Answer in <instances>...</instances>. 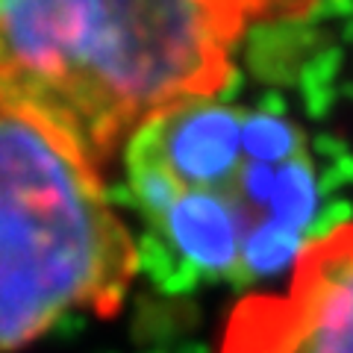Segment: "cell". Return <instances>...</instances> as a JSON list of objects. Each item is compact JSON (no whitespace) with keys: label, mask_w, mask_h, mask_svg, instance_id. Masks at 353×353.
<instances>
[{"label":"cell","mask_w":353,"mask_h":353,"mask_svg":"<svg viewBox=\"0 0 353 353\" xmlns=\"http://www.w3.org/2000/svg\"><path fill=\"white\" fill-rule=\"evenodd\" d=\"M124 168L153 236L201 280H274L309 245L318 171L285 115L218 97L174 106L136 132Z\"/></svg>","instance_id":"7a4b0ae2"},{"label":"cell","mask_w":353,"mask_h":353,"mask_svg":"<svg viewBox=\"0 0 353 353\" xmlns=\"http://www.w3.org/2000/svg\"><path fill=\"white\" fill-rule=\"evenodd\" d=\"M309 9L239 0L0 3V112L103 174L157 115L215 101L256 21Z\"/></svg>","instance_id":"6da1fadb"},{"label":"cell","mask_w":353,"mask_h":353,"mask_svg":"<svg viewBox=\"0 0 353 353\" xmlns=\"http://www.w3.org/2000/svg\"><path fill=\"white\" fill-rule=\"evenodd\" d=\"M136 274L139 245L103 176L0 112V353L30 347L65 315H118Z\"/></svg>","instance_id":"3957f363"},{"label":"cell","mask_w":353,"mask_h":353,"mask_svg":"<svg viewBox=\"0 0 353 353\" xmlns=\"http://www.w3.org/2000/svg\"><path fill=\"white\" fill-rule=\"evenodd\" d=\"M218 353H353V221L309 241L283 289L241 297Z\"/></svg>","instance_id":"277c9868"}]
</instances>
